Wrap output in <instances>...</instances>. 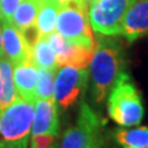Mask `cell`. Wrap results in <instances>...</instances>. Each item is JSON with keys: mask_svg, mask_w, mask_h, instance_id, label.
Returning a JSON list of instances; mask_svg holds the SVG:
<instances>
[{"mask_svg": "<svg viewBox=\"0 0 148 148\" xmlns=\"http://www.w3.org/2000/svg\"><path fill=\"white\" fill-rule=\"evenodd\" d=\"M125 47L117 36L96 35V46L90 61L91 99L100 105L122 73L126 72Z\"/></svg>", "mask_w": 148, "mask_h": 148, "instance_id": "obj_1", "label": "cell"}, {"mask_svg": "<svg viewBox=\"0 0 148 148\" xmlns=\"http://www.w3.org/2000/svg\"><path fill=\"white\" fill-rule=\"evenodd\" d=\"M59 6L53 0H42L36 18V29L40 36L48 37L56 30V22Z\"/></svg>", "mask_w": 148, "mask_h": 148, "instance_id": "obj_15", "label": "cell"}, {"mask_svg": "<svg viewBox=\"0 0 148 148\" xmlns=\"http://www.w3.org/2000/svg\"><path fill=\"white\" fill-rule=\"evenodd\" d=\"M38 68L32 61H25L12 66V78L17 95L30 103H35V91Z\"/></svg>", "mask_w": 148, "mask_h": 148, "instance_id": "obj_12", "label": "cell"}, {"mask_svg": "<svg viewBox=\"0 0 148 148\" xmlns=\"http://www.w3.org/2000/svg\"><path fill=\"white\" fill-rule=\"evenodd\" d=\"M114 138L125 147L148 148V127L116 128L114 131Z\"/></svg>", "mask_w": 148, "mask_h": 148, "instance_id": "obj_16", "label": "cell"}, {"mask_svg": "<svg viewBox=\"0 0 148 148\" xmlns=\"http://www.w3.org/2000/svg\"><path fill=\"white\" fill-rule=\"evenodd\" d=\"M89 77L86 68L63 66L58 69L53 90V100L58 109L67 111L84 96L89 84Z\"/></svg>", "mask_w": 148, "mask_h": 148, "instance_id": "obj_5", "label": "cell"}, {"mask_svg": "<svg viewBox=\"0 0 148 148\" xmlns=\"http://www.w3.org/2000/svg\"><path fill=\"white\" fill-rule=\"evenodd\" d=\"M57 69H38V77H37V84L35 98L42 100L53 99V90H54V80Z\"/></svg>", "mask_w": 148, "mask_h": 148, "instance_id": "obj_17", "label": "cell"}, {"mask_svg": "<svg viewBox=\"0 0 148 148\" xmlns=\"http://www.w3.org/2000/svg\"><path fill=\"white\" fill-rule=\"evenodd\" d=\"M56 30L73 43L95 49L96 36L90 25L89 5L84 0L72 1L59 8Z\"/></svg>", "mask_w": 148, "mask_h": 148, "instance_id": "obj_4", "label": "cell"}, {"mask_svg": "<svg viewBox=\"0 0 148 148\" xmlns=\"http://www.w3.org/2000/svg\"><path fill=\"white\" fill-rule=\"evenodd\" d=\"M135 0H98L89 6V20L96 34L120 36L125 14Z\"/></svg>", "mask_w": 148, "mask_h": 148, "instance_id": "obj_7", "label": "cell"}, {"mask_svg": "<svg viewBox=\"0 0 148 148\" xmlns=\"http://www.w3.org/2000/svg\"><path fill=\"white\" fill-rule=\"evenodd\" d=\"M3 99H4V86H3L1 75H0V110H3V109H4V103H3Z\"/></svg>", "mask_w": 148, "mask_h": 148, "instance_id": "obj_20", "label": "cell"}, {"mask_svg": "<svg viewBox=\"0 0 148 148\" xmlns=\"http://www.w3.org/2000/svg\"><path fill=\"white\" fill-rule=\"evenodd\" d=\"M35 103L20 96L0 110V148H27Z\"/></svg>", "mask_w": 148, "mask_h": 148, "instance_id": "obj_3", "label": "cell"}, {"mask_svg": "<svg viewBox=\"0 0 148 148\" xmlns=\"http://www.w3.org/2000/svg\"><path fill=\"white\" fill-rule=\"evenodd\" d=\"M41 6V0H21L10 22L21 32L36 25V18Z\"/></svg>", "mask_w": 148, "mask_h": 148, "instance_id": "obj_13", "label": "cell"}, {"mask_svg": "<svg viewBox=\"0 0 148 148\" xmlns=\"http://www.w3.org/2000/svg\"><path fill=\"white\" fill-rule=\"evenodd\" d=\"M48 41L54 51L58 67L71 66L75 68H86L90 64L94 49L73 43L59 32H52L48 36Z\"/></svg>", "mask_w": 148, "mask_h": 148, "instance_id": "obj_8", "label": "cell"}, {"mask_svg": "<svg viewBox=\"0 0 148 148\" xmlns=\"http://www.w3.org/2000/svg\"><path fill=\"white\" fill-rule=\"evenodd\" d=\"M21 0H0V21L10 22Z\"/></svg>", "mask_w": 148, "mask_h": 148, "instance_id": "obj_19", "label": "cell"}, {"mask_svg": "<svg viewBox=\"0 0 148 148\" xmlns=\"http://www.w3.org/2000/svg\"><path fill=\"white\" fill-rule=\"evenodd\" d=\"M54 3H57L59 6H63V5H66V4H69V3H72V1H77V0H53Z\"/></svg>", "mask_w": 148, "mask_h": 148, "instance_id": "obj_21", "label": "cell"}, {"mask_svg": "<svg viewBox=\"0 0 148 148\" xmlns=\"http://www.w3.org/2000/svg\"><path fill=\"white\" fill-rule=\"evenodd\" d=\"M31 148H58V135H32Z\"/></svg>", "mask_w": 148, "mask_h": 148, "instance_id": "obj_18", "label": "cell"}, {"mask_svg": "<svg viewBox=\"0 0 148 148\" xmlns=\"http://www.w3.org/2000/svg\"><path fill=\"white\" fill-rule=\"evenodd\" d=\"M0 56H3V49H1V21H0Z\"/></svg>", "mask_w": 148, "mask_h": 148, "instance_id": "obj_22", "label": "cell"}, {"mask_svg": "<svg viewBox=\"0 0 148 148\" xmlns=\"http://www.w3.org/2000/svg\"><path fill=\"white\" fill-rule=\"evenodd\" d=\"M108 114L121 127L140 125L145 116L142 98L131 78L122 73L108 95Z\"/></svg>", "mask_w": 148, "mask_h": 148, "instance_id": "obj_2", "label": "cell"}, {"mask_svg": "<svg viewBox=\"0 0 148 148\" xmlns=\"http://www.w3.org/2000/svg\"><path fill=\"white\" fill-rule=\"evenodd\" d=\"M125 148H131V147H125Z\"/></svg>", "mask_w": 148, "mask_h": 148, "instance_id": "obj_23", "label": "cell"}, {"mask_svg": "<svg viewBox=\"0 0 148 148\" xmlns=\"http://www.w3.org/2000/svg\"><path fill=\"white\" fill-rule=\"evenodd\" d=\"M41 1H42V0H41Z\"/></svg>", "mask_w": 148, "mask_h": 148, "instance_id": "obj_24", "label": "cell"}, {"mask_svg": "<svg viewBox=\"0 0 148 148\" xmlns=\"http://www.w3.org/2000/svg\"><path fill=\"white\" fill-rule=\"evenodd\" d=\"M61 148H101V121L86 103L80 104L74 126L62 138Z\"/></svg>", "mask_w": 148, "mask_h": 148, "instance_id": "obj_6", "label": "cell"}, {"mask_svg": "<svg viewBox=\"0 0 148 148\" xmlns=\"http://www.w3.org/2000/svg\"><path fill=\"white\" fill-rule=\"evenodd\" d=\"M32 135H59V117L58 106L53 99L35 100V112L31 125Z\"/></svg>", "mask_w": 148, "mask_h": 148, "instance_id": "obj_11", "label": "cell"}, {"mask_svg": "<svg viewBox=\"0 0 148 148\" xmlns=\"http://www.w3.org/2000/svg\"><path fill=\"white\" fill-rule=\"evenodd\" d=\"M1 49L3 56L12 66L31 61V46L24 34L8 21H1Z\"/></svg>", "mask_w": 148, "mask_h": 148, "instance_id": "obj_9", "label": "cell"}, {"mask_svg": "<svg viewBox=\"0 0 148 148\" xmlns=\"http://www.w3.org/2000/svg\"><path fill=\"white\" fill-rule=\"evenodd\" d=\"M31 61L38 69H58L54 51L49 43L48 37L40 36L36 40L31 48Z\"/></svg>", "mask_w": 148, "mask_h": 148, "instance_id": "obj_14", "label": "cell"}, {"mask_svg": "<svg viewBox=\"0 0 148 148\" xmlns=\"http://www.w3.org/2000/svg\"><path fill=\"white\" fill-rule=\"evenodd\" d=\"M148 35V0H135L122 20L120 36L132 43Z\"/></svg>", "mask_w": 148, "mask_h": 148, "instance_id": "obj_10", "label": "cell"}]
</instances>
